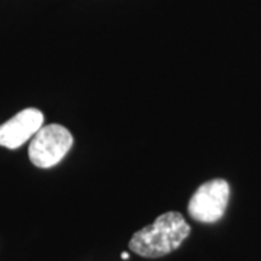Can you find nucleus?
Masks as SVG:
<instances>
[{
    "label": "nucleus",
    "mask_w": 261,
    "mask_h": 261,
    "mask_svg": "<svg viewBox=\"0 0 261 261\" xmlns=\"http://www.w3.org/2000/svg\"><path fill=\"white\" fill-rule=\"evenodd\" d=\"M121 257L123 258V260H128V258H129V254H128V252H122Z\"/></svg>",
    "instance_id": "39448f33"
},
{
    "label": "nucleus",
    "mask_w": 261,
    "mask_h": 261,
    "mask_svg": "<svg viewBox=\"0 0 261 261\" xmlns=\"http://www.w3.org/2000/svg\"><path fill=\"white\" fill-rule=\"evenodd\" d=\"M73 145L70 130L63 125H45L34 135L29 144V160L39 168H49L58 164Z\"/></svg>",
    "instance_id": "f03ea898"
},
{
    "label": "nucleus",
    "mask_w": 261,
    "mask_h": 261,
    "mask_svg": "<svg viewBox=\"0 0 261 261\" xmlns=\"http://www.w3.org/2000/svg\"><path fill=\"white\" fill-rule=\"evenodd\" d=\"M190 233V226L178 212L160 215L154 224L134 233L129 241V250L141 257L159 258L164 257L183 244Z\"/></svg>",
    "instance_id": "f257e3e1"
},
{
    "label": "nucleus",
    "mask_w": 261,
    "mask_h": 261,
    "mask_svg": "<svg viewBox=\"0 0 261 261\" xmlns=\"http://www.w3.org/2000/svg\"><path fill=\"white\" fill-rule=\"evenodd\" d=\"M229 185L222 178L206 181L192 196L187 211L202 224H214L224 216L229 200Z\"/></svg>",
    "instance_id": "7ed1b4c3"
},
{
    "label": "nucleus",
    "mask_w": 261,
    "mask_h": 261,
    "mask_svg": "<svg viewBox=\"0 0 261 261\" xmlns=\"http://www.w3.org/2000/svg\"><path fill=\"white\" fill-rule=\"evenodd\" d=\"M44 126V115L35 108H28L16 113L9 121L0 125V145L15 149L23 145L27 141Z\"/></svg>",
    "instance_id": "20e7f679"
}]
</instances>
